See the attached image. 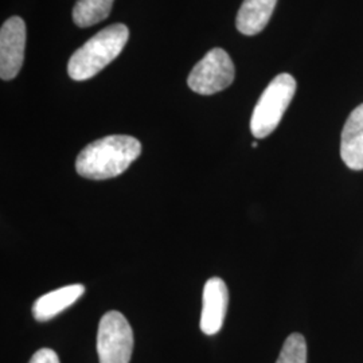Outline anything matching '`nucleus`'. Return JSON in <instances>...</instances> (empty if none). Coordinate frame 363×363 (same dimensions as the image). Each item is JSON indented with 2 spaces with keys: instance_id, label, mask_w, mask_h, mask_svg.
Returning a JSON list of instances; mask_svg holds the SVG:
<instances>
[{
  "instance_id": "f257e3e1",
  "label": "nucleus",
  "mask_w": 363,
  "mask_h": 363,
  "mask_svg": "<svg viewBox=\"0 0 363 363\" xmlns=\"http://www.w3.org/2000/svg\"><path fill=\"white\" fill-rule=\"evenodd\" d=\"M142 154V144L127 135H112L88 144L77 156L76 169L86 179L118 177Z\"/></svg>"
},
{
  "instance_id": "f03ea898",
  "label": "nucleus",
  "mask_w": 363,
  "mask_h": 363,
  "mask_svg": "<svg viewBox=\"0 0 363 363\" xmlns=\"http://www.w3.org/2000/svg\"><path fill=\"white\" fill-rule=\"evenodd\" d=\"M128 38L130 30L123 23L105 27L70 57L69 76L74 81L94 77L123 52Z\"/></svg>"
},
{
  "instance_id": "7ed1b4c3",
  "label": "nucleus",
  "mask_w": 363,
  "mask_h": 363,
  "mask_svg": "<svg viewBox=\"0 0 363 363\" xmlns=\"http://www.w3.org/2000/svg\"><path fill=\"white\" fill-rule=\"evenodd\" d=\"M296 91V81L288 73L273 78L255 106L250 130L256 139L269 136L277 128Z\"/></svg>"
},
{
  "instance_id": "20e7f679",
  "label": "nucleus",
  "mask_w": 363,
  "mask_h": 363,
  "mask_svg": "<svg viewBox=\"0 0 363 363\" xmlns=\"http://www.w3.org/2000/svg\"><path fill=\"white\" fill-rule=\"evenodd\" d=\"M132 351L133 331L127 318L118 311L106 312L97 333L100 363H130Z\"/></svg>"
},
{
  "instance_id": "39448f33",
  "label": "nucleus",
  "mask_w": 363,
  "mask_h": 363,
  "mask_svg": "<svg viewBox=\"0 0 363 363\" xmlns=\"http://www.w3.org/2000/svg\"><path fill=\"white\" fill-rule=\"evenodd\" d=\"M233 61L229 54L216 48L193 67L187 78V84L191 91L211 96L229 88L234 81Z\"/></svg>"
},
{
  "instance_id": "423d86ee",
  "label": "nucleus",
  "mask_w": 363,
  "mask_h": 363,
  "mask_svg": "<svg viewBox=\"0 0 363 363\" xmlns=\"http://www.w3.org/2000/svg\"><path fill=\"white\" fill-rule=\"evenodd\" d=\"M26 48V25L19 16L7 19L0 30V77L10 81L23 65Z\"/></svg>"
},
{
  "instance_id": "0eeeda50",
  "label": "nucleus",
  "mask_w": 363,
  "mask_h": 363,
  "mask_svg": "<svg viewBox=\"0 0 363 363\" xmlns=\"http://www.w3.org/2000/svg\"><path fill=\"white\" fill-rule=\"evenodd\" d=\"M202 303L201 330L206 335H216L223 325L229 304V291L222 279H208L203 288Z\"/></svg>"
},
{
  "instance_id": "6e6552de",
  "label": "nucleus",
  "mask_w": 363,
  "mask_h": 363,
  "mask_svg": "<svg viewBox=\"0 0 363 363\" xmlns=\"http://www.w3.org/2000/svg\"><path fill=\"white\" fill-rule=\"evenodd\" d=\"M340 156L349 169H363V104L351 112L345 124L340 140Z\"/></svg>"
},
{
  "instance_id": "1a4fd4ad",
  "label": "nucleus",
  "mask_w": 363,
  "mask_h": 363,
  "mask_svg": "<svg viewBox=\"0 0 363 363\" xmlns=\"http://www.w3.org/2000/svg\"><path fill=\"white\" fill-rule=\"evenodd\" d=\"M85 292L81 284L62 286L37 298L33 306V315L38 322L52 320L57 315L73 306Z\"/></svg>"
},
{
  "instance_id": "9d476101",
  "label": "nucleus",
  "mask_w": 363,
  "mask_h": 363,
  "mask_svg": "<svg viewBox=\"0 0 363 363\" xmlns=\"http://www.w3.org/2000/svg\"><path fill=\"white\" fill-rule=\"evenodd\" d=\"M277 0H244L237 13L235 26L244 35L261 33L271 19Z\"/></svg>"
},
{
  "instance_id": "9b49d317",
  "label": "nucleus",
  "mask_w": 363,
  "mask_h": 363,
  "mask_svg": "<svg viewBox=\"0 0 363 363\" xmlns=\"http://www.w3.org/2000/svg\"><path fill=\"white\" fill-rule=\"evenodd\" d=\"M115 0H77L73 9V21L78 27L85 28L100 23L112 11Z\"/></svg>"
},
{
  "instance_id": "f8f14e48",
  "label": "nucleus",
  "mask_w": 363,
  "mask_h": 363,
  "mask_svg": "<svg viewBox=\"0 0 363 363\" xmlns=\"http://www.w3.org/2000/svg\"><path fill=\"white\" fill-rule=\"evenodd\" d=\"M276 363H307V343L301 334L286 337Z\"/></svg>"
},
{
  "instance_id": "ddd939ff",
  "label": "nucleus",
  "mask_w": 363,
  "mask_h": 363,
  "mask_svg": "<svg viewBox=\"0 0 363 363\" xmlns=\"http://www.w3.org/2000/svg\"><path fill=\"white\" fill-rule=\"evenodd\" d=\"M28 363H61L55 351L52 349H40L37 351Z\"/></svg>"
},
{
  "instance_id": "4468645a",
  "label": "nucleus",
  "mask_w": 363,
  "mask_h": 363,
  "mask_svg": "<svg viewBox=\"0 0 363 363\" xmlns=\"http://www.w3.org/2000/svg\"><path fill=\"white\" fill-rule=\"evenodd\" d=\"M257 145H259V144L256 143V142H255V143H252V147H253V148H256Z\"/></svg>"
}]
</instances>
